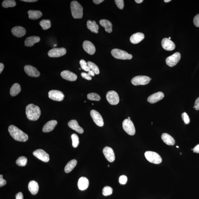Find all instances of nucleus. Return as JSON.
<instances>
[{"label": "nucleus", "instance_id": "43", "mask_svg": "<svg viewBox=\"0 0 199 199\" xmlns=\"http://www.w3.org/2000/svg\"><path fill=\"white\" fill-rule=\"evenodd\" d=\"M127 181V177L125 175H122L119 177V182L121 185H125Z\"/></svg>", "mask_w": 199, "mask_h": 199}, {"label": "nucleus", "instance_id": "33", "mask_svg": "<svg viewBox=\"0 0 199 199\" xmlns=\"http://www.w3.org/2000/svg\"><path fill=\"white\" fill-rule=\"evenodd\" d=\"M16 4V2L14 0H5L2 3V6L5 8L14 7Z\"/></svg>", "mask_w": 199, "mask_h": 199}, {"label": "nucleus", "instance_id": "12", "mask_svg": "<svg viewBox=\"0 0 199 199\" xmlns=\"http://www.w3.org/2000/svg\"><path fill=\"white\" fill-rule=\"evenodd\" d=\"M90 114L93 121L97 125L100 127L104 125V121L102 116L98 112L95 110H91Z\"/></svg>", "mask_w": 199, "mask_h": 199}, {"label": "nucleus", "instance_id": "9", "mask_svg": "<svg viewBox=\"0 0 199 199\" xmlns=\"http://www.w3.org/2000/svg\"><path fill=\"white\" fill-rule=\"evenodd\" d=\"M106 99L110 104L112 105L117 104L120 101L119 95L114 91H108L106 95Z\"/></svg>", "mask_w": 199, "mask_h": 199}, {"label": "nucleus", "instance_id": "16", "mask_svg": "<svg viewBox=\"0 0 199 199\" xmlns=\"http://www.w3.org/2000/svg\"><path fill=\"white\" fill-rule=\"evenodd\" d=\"M161 46L165 50L171 51L175 48V44L174 42L168 38L163 39L161 41Z\"/></svg>", "mask_w": 199, "mask_h": 199}, {"label": "nucleus", "instance_id": "31", "mask_svg": "<svg viewBox=\"0 0 199 199\" xmlns=\"http://www.w3.org/2000/svg\"><path fill=\"white\" fill-rule=\"evenodd\" d=\"M77 164V161L75 159H73L69 161L67 163L65 168V172L66 173H69L73 170Z\"/></svg>", "mask_w": 199, "mask_h": 199}, {"label": "nucleus", "instance_id": "23", "mask_svg": "<svg viewBox=\"0 0 199 199\" xmlns=\"http://www.w3.org/2000/svg\"><path fill=\"white\" fill-rule=\"evenodd\" d=\"M89 181L87 178L84 177H80L78 180V185L80 190H85L89 185Z\"/></svg>", "mask_w": 199, "mask_h": 199}, {"label": "nucleus", "instance_id": "35", "mask_svg": "<svg viewBox=\"0 0 199 199\" xmlns=\"http://www.w3.org/2000/svg\"><path fill=\"white\" fill-rule=\"evenodd\" d=\"M27 159L24 156H21L17 160L16 164L19 166H24L27 164Z\"/></svg>", "mask_w": 199, "mask_h": 199}, {"label": "nucleus", "instance_id": "25", "mask_svg": "<svg viewBox=\"0 0 199 199\" xmlns=\"http://www.w3.org/2000/svg\"><path fill=\"white\" fill-rule=\"evenodd\" d=\"M144 38V34L137 33L133 35L130 37V40L131 43L134 44H138Z\"/></svg>", "mask_w": 199, "mask_h": 199}, {"label": "nucleus", "instance_id": "8", "mask_svg": "<svg viewBox=\"0 0 199 199\" xmlns=\"http://www.w3.org/2000/svg\"><path fill=\"white\" fill-rule=\"evenodd\" d=\"M180 58H181V55L180 53L178 52H176L167 58L166 60V63L167 65L170 67L175 66L179 63Z\"/></svg>", "mask_w": 199, "mask_h": 199}, {"label": "nucleus", "instance_id": "20", "mask_svg": "<svg viewBox=\"0 0 199 199\" xmlns=\"http://www.w3.org/2000/svg\"><path fill=\"white\" fill-rule=\"evenodd\" d=\"M12 33L14 36L21 38L24 36L26 34V30L21 26H16L12 28Z\"/></svg>", "mask_w": 199, "mask_h": 199}, {"label": "nucleus", "instance_id": "11", "mask_svg": "<svg viewBox=\"0 0 199 199\" xmlns=\"http://www.w3.org/2000/svg\"><path fill=\"white\" fill-rule=\"evenodd\" d=\"M33 154L34 156L44 162H48L50 160L49 155L43 150L39 149L35 150L33 152Z\"/></svg>", "mask_w": 199, "mask_h": 199}, {"label": "nucleus", "instance_id": "22", "mask_svg": "<svg viewBox=\"0 0 199 199\" xmlns=\"http://www.w3.org/2000/svg\"><path fill=\"white\" fill-rule=\"evenodd\" d=\"M69 128L76 131L79 134H82L84 132L83 129L79 125L78 122L76 120H71L68 123Z\"/></svg>", "mask_w": 199, "mask_h": 199}, {"label": "nucleus", "instance_id": "47", "mask_svg": "<svg viewBox=\"0 0 199 199\" xmlns=\"http://www.w3.org/2000/svg\"><path fill=\"white\" fill-rule=\"evenodd\" d=\"M193 108L196 109V110H199V97L196 99L194 104V106Z\"/></svg>", "mask_w": 199, "mask_h": 199}, {"label": "nucleus", "instance_id": "15", "mask_svg": "<svg viewBox=\"0 0 199 199\" xmlns=\"http://www.w3.org/2000/svg\"><path fill=\"white\" fill-rule=\"evenodd\" d=\"M103 153L108 160L110 162L115 160V156L113 149L111 148L106 146L103 149Z\"/></svg>", "mask_w": 199, "mask_h": 199}, {"label": "nucleus", "instance_id": "42", "mask_svg": "<svg viewBox=\"0 0 199 199\" xmlns=\"http://www.w3.org/2000/svg\"><path fill=\"white\" fill-rule=\"evenodd\" d=\"M182 119L186 124H189L190 122L189 116L186 112H184L182 114Z\"/></svg>", "mask_w": 199, "mask_h": 199}, {"label": "nucleus", "instance_id": "57", "mask_svg": "<svg viewBox=\"0 0 199 199\" xmlns=\"http://www.w3.org/2000/svg\"><path fill=\"white\" fill-rule=\"evenodd\" d=\"M176 147H177V148H179V147L178 146H176Z\"/></svg>", "mask_w": 199, "mask_h": 199}, {"label": "nucleus", "instance_id": "21", "mask_svg": "<svg viewBox=\"0 0 199 199\" xmlns=\"http://www.w3.org/2000/svg\"><path fill=\"white\" fill-rule=\"evenodd\" d=\"M58 122L56 120H51L47 123L43 127V131L44 132H49L52 131L57 124Z\"/></svg>", "mask_w": 199, "mask_h": 199}, {"label": "nucleus", "instance_id": "51", "mask_svg": "<svg viewBox=\"0 0 199 199\" xmlns=\"http://www.w3.org/2000/svg\"><path fill=\"white\" fill-rule=\"evenodd\" d=\"M4 67V65L3 64V63H0V74H1L2 72Z\"/></svg>", "mask_w": 199, "mask_h": 199}, {"label": "nucleus", "instance_id": "36", "mask_svg": "<svg viewBox=\"0 0 199 199\" xmlns=\"http://www.w3.org/2000/svg\"><path fill=\"white\" fill-rule=\"evenodd\" d=\"M87 63L90 69L93 71L95 74L97 75L99 74L100 71L99 67L95 63L91 61H88Z\"/></svg>", "mask_w": 199, "mask_h": 199}, {"label": "nucleus", "instance_id": "6", "mask_svg": "<svg viewBox=\"0 0 199 199\" xmlns=\"http://www.w3.org/2000/svg\"><path fill=\"white\" fill-rule=\"evenodd\" d=\"M123 128L126 132L130 136H134L136 133V129L134 124L131 120L126 119L123 123Z\"/></svg>", "mask_w": 199, "mask_h": 199}, {"label": "nucleus", "instance_id": "24", "mask_svg": "<svg viewBox=\"0 0 199 199\" xmlns=\"http://www.w3.org/2000/svg\"><path fill=\"white\" fill-rule=\"evenodd\" d=\"M40 40V37L36 36H33L27 37L26 38L24 43L25 46L28 47H31L35 43H39Z\"/></svg>", "mask_w": 199, "mask_h": 199}, {"label": "nucleus", "instance_id": "54", "mask_svg": "<svg viewBox=\"0 0 199 199\" xmlns=\"http://www.w3.org/2000/svg\"><path fill=\"white\" fill-rule=\"evenodd\" d=\"M171 1V0H164V1L165 2H166V3L169 2H170Z\"/></svg>", "mask_w": 199, "mask_h": 199}, {"label": "nucleus", "instance_id": "30", "mask_svg": "<svg viewBox=\"0 0 199 199\" xmlns=\"http://www.w3.org/2000/svg\"><path fill=\"white\" fill-rule=\"evenodd\" d=\"M28 14L30 19L33 20L38 19L43 16L42 13L39 10H30Z\"/></svg>", "mask_w": 199, "mask_h": 199}, {"label": "nucleus", "instance_id": "49", "mask_svg": "<svg viewBox=\"0 0 199 199\" xmlns=\"http://www.w3.org/2000/svg\"><path fill=\"white\" fill-rule=\"evenodd\" d=\"M193 149L194 152L199 153V144L195 146Z\"/></svg>", "mask_w": 199, "mask_h": 199}, {"label": "nucleus", "instance_id": "5", "mask_svg": "<svg viewBox=\"0 0 199 199\" xmlns=\"http://www.w3.org/2000/svg\"><path fill=\"white\" fill-rule=\"evenodd\" d=\"M146 159L150 162L159 164L162 161V158L158 153L154 152L147 151L144 153Z\"/></svg>", "mask_w": 199, "mask_h": 199}, {"label": "nucleus", "instance_id": "18", "mask_svg": "<svg viewBox=\"0 0 199 199\" xmlns=\"http://www.w3.org/2000/svg\"><path fill=\"white\" fill-rule=\"evenodd\" d=\"M164 97V94L162 92L159 91L158 92L154 93L148 97L147 101L152 104H153L160 100H161Z\"/></svg>", "mask_w": 199, "mask_h": 199}, {"label": "nucleus", "instance_id": "26", "mask_svg": "<svg viewBox=\"0 0 199 199\" xmlns=\"http://www.w3.org/2000/svg\"><path fill=\"white\" fill-rule=\"evenodd\" d=\"M161 139L165 144L168 145H173L175 144V140L173 138L167 133H163L161 135Z\"/></svg>", "mask_w": 199, "mask_h": 199}, {"label": "nucleus", "instance_id": "41", "mask_svg": "<svg viewBox=\"0 0 199 199\" xmlns=\"http://www.w3.org/2000/svg\"><path fill=\"white\" fill-rule=\"evenodd\" d=\"M80 64L81 67L83 70L86 71V72H89L91 70V69H90V67L87 65V63H86L84 60H81L80 61Z\"/></svg>", "mask_w": 199, "mask_h": 199}, {"label": "nucleus", "instance_id": "19", "mask_svg": "<svg viewBox=\"0 0 199 199\" xmlns=\"http://www.w3.org/2000/svg\"><path fill=\"white\" fill-rule=\"evenodd\" d=\"M61 76L64 79L70 81H75L77 79V76L74 73L68 70L63 71L61 74Z\"/></svg>", "mask_w": 199, "mask_h": 199}, {"label": "nucleus", "instance_id": "10", "mask_svg": "<svg viewBox=\"0 0 199 199\" xmlns=\"http://www.w3.org/2000/svg\"><path fill=\"white\" fill-rule=\"evenodd\" d=\"M67 53V50L64 48H54L48 52V55L51 58H57L64 55Z\"/></svg>", "mask_w": 199, "mask_h": 199}, {"label": "nucleus", "instance_id": "4", "mask_svg": "<svg viewBox=\"0 0 199 199\" xmlns=\"http://www.w3.org/2000/svg\"><path fill=\"white\" fill-rule=\"evenodd\" d=\"M112 55L115 59H131L132 58L131 54H129L124 51L114 49L111 51Z\"/></svg>", "mask_w": 199, "mask_h": 199}, {"label": "nucleus", "instance_id": "29", "mask_svg": "<svg viewBox=\"0 0 199 199\" xmlns=\"http://www.w3.org/2000/svg\"><path fill=\"white\" fill-rule=\"evenodd\" d=\"M87 26L88 29L92 32L96 34L98 33L99 27L95 21L92 22L91 20H88L87 22Z\"/></svg>", "mask_w": 199, "mask_h": 199}, {"label": "nucleus", "instance_id": "38", "mask_svg": "<svg viewBox=\"0 0 199 199\" xmlns=\"http://www.w3.org/2000/svg\"><path fill=\"white\" fill-rule=\"evenodd\" d=\"M95 73L92 70H90L88 73L82 72L81 73V76L83 78L87 80H91V76H95Z\"/></svg>", "mask_w": 199, "mask_h": 199}, {"label": "nucleus", "instance_id": "58", "mask_svg": "<svg viewBox=\"0 0 199 199\" xmlns=\"http://www.w3.org/2000/svg\"><path fill=\"white\" fill-rule=\"evenodd\" d=\"M108 166L109 167L110 166L109 165H108Z\"/></svg>", "mask_w": 199, "mask_h": 199}, {"label": "nucleus", "instance_id": "3", "mask_svg": "<svg viewBox=\"0 0 199 199\" xmlns=\"http://www.w3.org/2000/svg\"><path fill=\"white\" fill-rule=\"evenodd\" d=\"M71 9L73 17L80 19L83 16V8L77 1H74L71 3Z\"/></svg>", "mask_w": 199, "mask_h": 199}, {"label": "nucleus", "instance_id": "2", "mask_svg": "<svg viewBox=\"0 0 199 199\" xmlns=\"http://www.w3.org/2000/svg\"><path fill=\"white\" fill-rule=\"evenodd\" d=\"M26 112L28 119L31 121H36L41 115L40 108L33 104L27 105L26 107Z\"/></svg>", "mask_w": 199, "mask_h": 199}, {"label": "nucleus", "instance_id": "39", "mask_svg": "<svg viewBox=\"0 0 199 199\" xmlns=\"http://www.w3.org/2000/svg\"><path fill=\"white\" fill-rule=\"evenodd\" d=\"M71 139L72 140V146L74 148L77 147L79 144V138L75 134H73L71 136Z\"/></svg>", "mask_w": 199, "mask_h": 199}, {"label": "nucleus", "instance_id": "28", "mask_svg": "<svg viewBox=\"0 0 199 199\" xmlns=\"http://www.w3.org/2000/svg\"><path fill=\"white\" fill-rule=\"evenodd\" d=\"M99 23L101 26L104 28L105 31L108 33L112 31V24L109 21L106 19H102L100 21Z\"/></svg>", "mask_w": 199, "mask_h": 199}, {"label": "nucleus", "instance_id": "48", "mask_svg": "<svg viewBox=\"0 0 199 199\" xmlns=\"http://www.w3.org/2000/svg\"><path fill=\"white\" fill-rule=\"evenodd\" d=\"M16 199H23V194L21 192H19L16 194Z\"/></svg>", "mask_w": 199, "mask_h": 199}, {"label": "nucleus", "instance_id": "53", "mask_svg": "<svg viewBox=\"0 0 199 199\" xmlns=\"http://www.w3.org/2000/svg\"><path fill=\"white\" fill-rule=\"evenodd\" d=\"M135 2L138 3H140L143 2V0H135Z\"/></svg>", "mask_w": 199, "mask_h": 199}, {"label": "nucleus", "instance_id": "14", "mask_svg": "<svg viewBox=\"0 0 199 199\" xmlns=\"http://www.w3.org/2000/svg\"><path fill=\"white\" fill-rule=\"evenodd\" d=\"M25 72L28 75L34 77H38L40 76V72L35 68L31 65H26L24 67Z\"/></svg>", "mask_w": 199, "mask_h": 199}, {"label": "nucleus", "instance_id": "46", "mask_svg": "<svg viewBox=\"0 0 199 199\" xmlns=\"http://www.w3.org/2000/svg\"><path fill=\"white\" fill-rule=\"evenodd\" d=\"M6 181L3 179V176L2 174L0 175V187H2L6 185Z\"/></svg>", "mask_w": 199, "mask_h": 199}, {"label": "nucleus", "instance_id": "27", "mask_svg": "<svg viewBox=\"0 0 199 199\" xmlns=\"http://www.w3.org/2000/svg\"><path fill=\"white\" fill-rule=\"evenodd\" d=\"M28 189L31 194H36L39 190V185L38 183L33 180L30 181L28 185Z\"/></svg>", "mask_w": 199, "mask_h": 199}, {"label": "nucleus", "instance_id": "52", "mask_svg": "<svg viewBox=\"0 0 199 199\" xmlns=\"http://www.w3.org/2000/svg\"><path fill=\"white\" fill-rule=\"evenodd\" d=\"M22 1L26 2H37V0H22Z\"/></svg>", "mask_w": 199, "mask_h": 199}, {"label": "nucleus", "instance_id": "56", "mask_svg": "<svg viewBox=\"0 0 199 199\" xmlns=\"http://www.w3.org/2000/svg\"><path fill=\"white\" fill-rule=\"evenodd\" d=\"M128 119L130 120V118L129 117H128Z\"/></svg>", "mask_w": 199, "mask_h": 199}, {"label": "nucleus", "instance_id": "45", "mask_svg": "<svg viewBox=\"0 0 199 199\" xmlns=\"http://www.w3.org/2000/svg\"><path fill=\"white\" fill-rule=\"evenodd\" d=\"M193 22L195 26L197 27H199V14L195 17Z\"/></svg>", "mask_w": 199, "mask_h": 199}, {"label": "nucleus", "instance_id": "17", "mask_svg": "<svg viewBox=\"0 0 199 199\" xmlns=\"http://www.w3.org/2000/svg\"><path fill=\"white\" fill-rule=\"evenodd\" d=\"M83 47L84 50L89 55H92L95 53V47L91 41H84L83 44Z\"/></svg>", "mask_w": 199, "mask_h": 199}, {"label": "nucleus", "instance_id": "34", "mask_svg": "<svg viewBox=\"0 0 199 199\" xmlns=\"http://www.w3.org/2000/svg\"><path fill=\"white\" fill-rule=\"evenodd\" d=\"M39 24L44 30H47L51 27V22L49 20H43L40 22Z\"/></svg>", "mask_w": 199, "mask_h": 199}, {"label": "nucleus", "instance_id": "1", "mask_svg": "<svg viewBox=\"0 0 199 199\" xmlns=\"http://www.w3.org/2000/svg\"><path fill=\"white\" fill-rule=\"evenodd\" d=\"M8 131L10 136L14 140L19 142L27 141L29 136L27 134L14 125L9 127Z\"/></svg>", "mask_w": 199, "mask_h": 199}, {"label": "nucleus", "instance_id": "7", "mask_svg": "<svg viewBox=\"0 0 199 199\" xmlns=\"http://www.w3.org/2000/svg\"><path fill=\"white\" fill-rule=\"evenodd\" d=\"M151 78L146 76H138L135 77L131 80V83L135 86L144 85L149 83Z\"/></svg>", "mask_w": 199, "mask_h": 199}, {"label": "nucleus", "instance_id": "40", "mask_svg": "<svg viewBox=\"0 0 199 199\" xmlns=\"http://www.w3.org/2000/svg\"><path fill=\"white\" fill-rule=\"evenodd\" d=\"M112 191L113 190L111 187H105L103 189V194L105 196H110L112 194Z\"/></svg>", "mask_w": 199, "mask_h": 199}, {"label": "nucleus", "instance_id": "13", "mask_svg": "<svg viewBox=\"0 0 199 199\" xmlns=\"http://www.w3.org/2000/svg\"><path fill=\"white\" fill-rule=\"evenodd\" d=\"M48 96L52 100L61 101L63 100L64 95L61 91L57 90H51L48 92Z\"/></svg>", "mask_w": 199, "mask_h": 199}, {"label": "nucleus", "instance_id": "50", "mask_svg": "<svg viewBox=\"0 0 199 199\" xmlns=\"http://www.w3.org/2000/svg\"><path fill=\"white\" fill-rule=\"evenodd\" d=\"M104 1V0H93V2L95 4L98 5Z\"/></svg>", "mask_w": 199, "mask_h": 199}, {"label": "nucleus", "instance_id": "44", "mask_svg": "<svg viewBox=\"0 0 199 199\" xmlns=\"http://www.w3.org/2000/svg\"><path fill=\"white\" fill-rule=\"evenodd\" d=\"M115 3L117 6L120 9H123L124 7V1L123 0H115Z\"/></svg>", "mask_w": 199, "mask_h": 199}, {"label": "nucleus", "instance_id": "37", "mask_svg": "<svg viewBox=\"0 0 199 199\" xmlns=\"http://www.w3.org/2000/svg\"><path fill=\"white\" fill-rule=\"evenodd\" d=\"M87 98L91 100L99 101L100 100L101 97L96 93H89L87 95Z\"/></svg>", "mask_w": 199, "mask_h": 199}, {"label": "nucleus", "instance_id": "55", "mask_svg": "<svg viewBox=\"0 0 199 199\" xmlns=\"http://www.w3.org/2000/svg\"><path fill=\"white\" fill-rule=\"evenodd\" d=\"M168 39H169V40H170V39H171V37H169V38Z\"/></svg>", "mask_w": 199, "mask_h": 199}, {"label": "nucleus", "instance_id": "32", "mask_svg": "<svg viewBox=\"0 0 199 199\" xmlns=\"http://www.w3.org/2000/svg\"><path fill=\"white\" fill-rule=\"evenodd\" d=\"M21 88L19 84L16 83L13 84L10 89V94L12 96H15L20 93Z\"/></svg>", "mask_w": 199, "mask_h": 199}]
</instances>
